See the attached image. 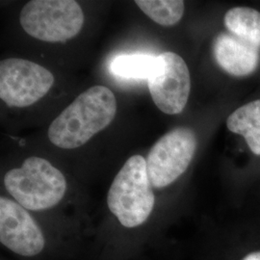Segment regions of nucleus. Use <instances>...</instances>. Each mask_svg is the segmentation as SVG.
Listing matches in <instances>:
<instances>
[{"mask_svg":"<svg viewBox=\"0 0 260 260\" xmlns=\"http://www.w3.org/2000/svg\"><path fill=\"white\" fill-rule=\"evenodd\" d=\"M117 101L105 86H93L79 94L48 128V138L58 148L77 149L111 123Z\"/></svg>","mask_w":260,"mask_h":260,"instance_id":"obj_1","label":"nucleus"},{"mask_svg":"<svg viewBox=\"0 0 260 260\" xmlns=\"http://www.w3.org/2000/svg\"><path fill=\"white\" fill-rule=\"evenodd\" d=\"M106 202L121 229L135 232L145 226L156 205L146 158L133 155L126 160L112 181Z\"/></svg>","mask_w":260,"mask_h":260,"instance_id":"obj_2","label":"nucleus"},{"mask_svg":"<svg viewBox=\"0 0 260 260\" xmlns=\"http://www.w3.org/2000/svg\"><path fill=\"white\" fill-rule=\"evenodd\" d=\"M4 187L14 201L27 209L50 210L65 198L68 183L64 174L45 158L32 156L4 176Z\"/></svg>","mask_w":260,"mask_h":260,"instance_id":"obj_3","label":"nucleus"},{"mask_svg":"<svg viewBox=\"0 0 260 260\" xmlns=\"http://www.w3.org/2000/svg\"><path fill=\"white\" fill-rule=\"evenodd\" d=\"M0 243L23 260H41L52 253L55 238L13 199L0 198Z\"/></svg>","mask_w":260,"mask_h":260,"instance_id":"obj_4","label":"nucleus"},{"mask_svg":"<svg viewBox=\"0 0 260 260\" xmlns=\"http://www.w3.org/2000/svg\"><path fill=\"white\" fill-rule=\"evenodd\" d=\"M19 21L31 37L60 43L80 32L84 15L80 5L74 0H32L21 10Z\"/></svg>","mask_w":260,"mask_h":260,"instance_id":"obj_5","label":"nucleus"},{"mask_svg":"<svg viewBox=\"0 0 260 260\" xmlns=\"http://www.w3.org/2000/svg\"><path fill=\"white\" fill-rule=\"evenodd\" d=\"M195 131L179 126L163 135L149 150L147 171L153 190H163L182 177L195 156Z\"/></svg>","mask_w":260,"mask_h":260,"instance_id":"obj_6","label":"nucleus"},{"mask_svg":"<svg viewBox=\"0 0 260 260\" xmlns=\"http://www.w3.org/2000/svg\"><path fill=\"white\" fill-rule=\"evenodd\" d=\"M53 75L43 66L20 58L0 62V99L11 107H27L47 94Z\"/></svg>","mask_w":260,"mask_h":260,"instance_id":"obj_7","label":"nucleus"},{"mask_svg":"<svg viewBox=\"0 0 260 260\" xmlns=\"http://www.w3.org/2000/svg\"><path fill=\"white\" fill-rule=\"evenodd\" d=\"M156 74L148 80L149 93L154 104L168 115H177L184 110L191 91V77L188 66L175 52H163Z\"/></svg>","mask_w":260,"mask_h":260,"instance_id":"obj_8","label":"nucleus"},{"mask_svg":"<svg viewBox=\"0 0 260 260\" xmlns=\"http://www.w3.org/2000/svg\"><path fill=\"white\" fill-rule=\"evenodd\" d=\"M213 55L223 72L235 77L251 75L259 65V48L232 34L222 33L215 38Z\"/></svg>","mask_w":260,"mask_h":260,"instance_id":"obj_9","label":"nucleus"},{"mask_svg":"<svg viewBox=\"0 0 260 260\" xmlns=\"http://www.w3.org/2000/svg\"><path fill=\"white\" fill-rule=\"evenodd\" d=\"M218 244L214 260H260V225L242 226Z\"/></svg>","mask_w":260,"mask_h":260,"instance_id":"obj_10","label":"nucleus"},{"mask_svg":"<svg viewBox=\"0 0 260 260\" xmlns=\"http://www.w3.org/2000/svg\"><path fill=\"white\" fill-rule=\"evenodd\" d=\"M226 127L244 137L251 152L260 156V99L234 110L226 119Z\"/></svg>","mask_w":260,"mask_h":260,"instance_id":"obj_11","label":"nucleus"},{"mask_svg":"<svg viewBox=\"0 0 260 260\" xmlns=\"http://www.w3.org/2000/svg\"><path fill=\"white\" fill-rule=\"evenodd\" d=\"M224 26L234 37L260 48V12L250 7H233L223 18Z\"/></svg>","mask_w":260,"mask_h":260,"instance_id":"obj_12","label":"nucleus"},{"mask_svg":"<svg viewBox=\"0 0 260 260\" xmlns=\"http://www.w3.org/2000/svg\"><path fill=\"white\" fill-rule=\"evenodd\" d=\"M161 65L159 56L126 54L115 57L111 62L112 73L122 78L148 79L156 74Z\"/></svg>","mask_w":260,"mask_h":260,"instance_id":"obj_13","label":"nucleus"},{"mask_svg":"<svg viewBox=\"0 0 260 260\" xmlns=\"http://www.w3.org/2000/svg\"><path fill=\"white\" fill-rule=\"evenodd\" d=\"M135 4L149 19L166 27L179 22L185 9L181 0H136Z\"/></svg>","mask_w":260,"mask_h":260,"instance_id":"obj_14","label":"nucleus"}]
</instances>
